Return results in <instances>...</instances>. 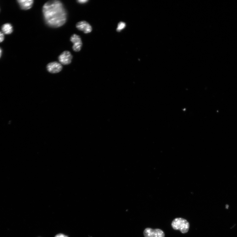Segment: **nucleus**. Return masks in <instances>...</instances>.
Segmentation results:
<instances>
[{
  "instance_id": "f257e3e1",
  "label": "nucleus",
  "mask_w": 237,
  "mask_h": 237,
  "mask_svg": "<svg viewBox=\"0 0 237 237\" xmlns=\"http://www.w3.org/2000/svg\"><path fill=\"white\" fill-rule=\"evenodd\" d=\"M42 12L45 23L51 27H61L67 21V11L63 3L59 1H50L44 3Z\"/></svg>"
},
{
  "instance_id": "f03ea898",
  "label": "nucleus",
  "mask_w": 237,
  "mask_h": 237,
  "mask_svg": "<svg viewBox=\"0 0 237 237\" xmlns=\"http://www.w3.org/2000/svg\"><path fill=\"white\" fill-rule=\"evenodd\" d=\"M173 228L179 230L183 234L188 232L190 227L189 223L186 219L181 218L174 219L171 224Z\"/></svg>"
},
{
  "instance_id": "7ed1b4c3",
  "label": "nucleus",
  "mask_w": 237,
  "mask_h": 237,
  "mask_svg": "<svg viewBox=\"0 0 237 237\" xmlns=\"http://www.w3.org/2000/svg\"><path fill=\"white\" fill-rule=\"evenodd\" d=\"M145 237H165V234L160 229H146L144 232Z\"/></svg>"
},
{
  "instance_id": "20e7f679",
  "label": "nucleus",
  "mask_w": 237,
  "mask_h": 237,
  "mask_svg": "<svg viewBox=\"0 0 237 237\" xmlns=\"http://www.w3.org/2000/svg\"><path fill=\"white\" fill-rule=\"evenodd\" d=\"M70 41L73 44L72 47L73 50L75 52L80 51L82 46V43L80 36L76 34L72 35L70 38Z\"/></svg>"
},
{
  "instance_id": "39448f33",
  "label": "nucleus",
  "mask_w": 237,
  "mask_h": 237,
  "mask_svg": "<svg viewBox=\"0 0 237 237\" xmlns=\"http://www.w3.org/2000/svg\"><path fill=\"white\" fill-rule=\"evenodd\" d=\"M72 59V56L69 51H65L62 53L58 58V60L61 64L67 65L70 64Z\"/></svg>"
},
{
  "instance_id": "423d86ee",
  "label": "nucleus",
  "mask_w": 237,
  "mask_h": 237,
  "mask_svg": "<svg viewBox=\"0 0 237 237\" xmlns=\"http://www.w3.org/2000/svg\"><path fill=\"white\" fill-rule=\"evenodd\" d=\"M63 67L61 64L57 62H53L49 63L47 66L48 71L52 74H56L61 71Z\"/></svg>"
},
{
  "instance_id": "0eeeda50",
  "label": "nucleus",
  "mask_w": 237,
  "mask_h": 237,
  "mask_svg": "<svg viewBox=\"0 0 237 237\" xmlns=\"http://www.w3.org/2000/svg\"><path fill=\"white\" fill-rule=\"evenodd\" d=\"M76 27L78 30L86 34L90 33L92 30L91 26L86 21H82L77 22Z\"/></svg>"
},
{
  "instance_id": "6e6552de",
  "label": "nucleus",
  "mask_w": 237,
  "mask_h": 237,
  "mask_svg": "<svg viewBox=\"0 0 237 237\" xmlns=\"http://www.w3.org/2000/svg\"><path fill=\"white\" fill-rule=\"evenodd\" d=\"M17 2L19 3L20 8L25 10L31 8L34 2L33 0H18Z\"/></svg>"
},
{
  "instance_id": "1a4fd4ad",
  "label": "nucleus",
  "mask_w": 237,
  "mask_h": 237,
  "mask_svg": "<svg viewBox=\"0 0 237 237\" xmlns=\"http://www.w3.org/2000/svg\"><path fill=\"white\" fill-rule=\"evenodd\" d=\"M2 32L4 34L10 35L13 32V26L10 24H5L2 26Z\"/></svg>"
},
{
  "instance_id": "9d476101",
  "label": "nucleus",
  "mask_w": 237,
  "mask_h": 237,
  "mask_svg": "<svg viewBox=\"0 0 237 237\" xmlns=\"http://www.w3.org/2000/svg\"><path fill=\"white\" fill-rule=\"evenodd\" d=\"M126 26V24L125 22H120L118 24L117 30L118 32H120Z\"/></svg>"
},
{
  "instance_id": "9b49d317",
  "label": "nucleus",
  "mask_w": 237,
  "mask_h": 237,
  "mask_svg": "<svg viewBox=\"0 0 237 237\" xmlns=\"http://www.w3.org/2000/svg\"><path fill=\"white\" fill-rule=\"evenodd\" d=\"M4 34L0 31V43L2 42L4 40Z\"/></svg>"
},
{
  "instance_id": "f8f14e48",
  "label": "nucleus",
  "mask_w": 237,
  "mask_h": 237,
  "mask_svg": "<svg viewBox=\"0 0 237 237\" xmlns=\"http://www.w3.org/2000/svg\"><path fill=\"white\" fill-rule=\"evenodd\" d=\"M88 1H88V0H87H87H81V1L78 0L77 2L80 4H84L87 2Z\"/></svg>"
},
{
  "instance_id": "ddd939ff",
  "label": "nucleus",
  "mask_w": 237,
  "mask_h": 237,
  "mask_svg": "<svg viewBox=\"0 0 237 237\" xmlns=\"http://www.w3.org/2000/svg\"><path fill=\"white\" fill-rule=\"evenodd\" d=\"M55 237H68V236L63 234H59L56 235Z\"/></svg>"
},
{
  "instance_id": "4468645a",
  "label": "nucleus",
  "mask_w": 237,
  "mask_h": 237,
  "mask_svg": "<svg viewBox=\"0 0 237 237\" xmlns=\"http://www.w3.org/2000/svg\"><path fill=\"white\" fill-rule=\"evenodd\" d=\"M2 53V50L1 48H0V58H1Z\"/></svg>"
}]
</instances>
